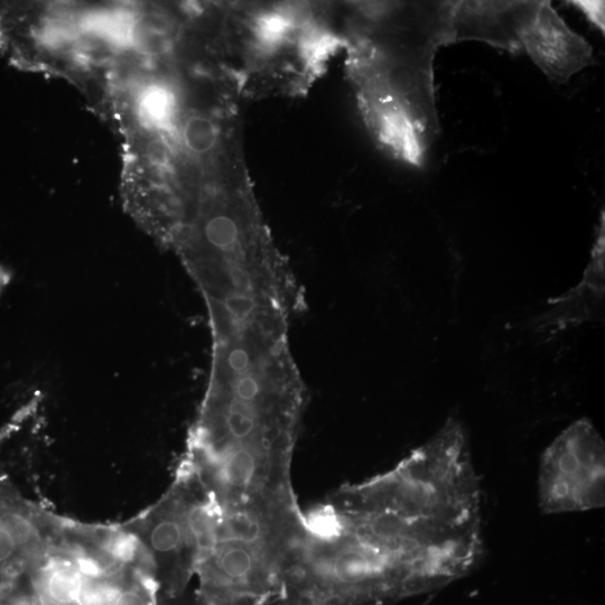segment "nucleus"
Here are the masks:
<instances>
[{
  "label": "nucleus",
  "mask_w": 605,
  "mask_h": 605,
  "mask_svg": "<svg viewBox=\"0 0 605 605\" xmlns=\"http://www.w3.org/2000/svg\"><path fill=\"white\" fill-rule=\"evenodd\" d=\"M8 282L9 274L7 273L6 269L2 265H0V295H2Z\"/></svg>",
  "instance_id": "nucleus-10"
},
{
  "label": "nucleus",
  "mask_w": 605,
  "mask_h": 605,
  "mask_svg": "<svg viewBox=\"0 0 605 605\" xmlns=\"http://www.w3.org/2000/svg\"><path fill=\"white\" fill-rule=\"evenodd\" d=\"M589 21L604 33V2H572Z\"/></svg>",
  "instance_id": "nucleus-9"
},
{
  "label": "nucleus",
  "mask_w": 605,
  "mask_h": 605,
  "mask_svg": "<svg viewBox=\"0 0 605 605\" xmlns=\"http://www.w3.org/2000/svg\"><path fill=\"white\" fill-rule=\"evenodd\" d=\"M217 505L213 546L194 569L200 605H266L290 581L304 515L296 500Z\"/></svg>",
  "instance_id": "nucleus-3"
},
{
  "label": "nucleus",
  "mask_w": 605,
  "mask_h": 605,
  "mask_svg": "<svg viewBox=\"0 0 605 605\" xmlns=\"http://www.w3.org/2000/svg\"><path fill=\"white\" fill-rule=\"evenodd\" d=\"M458 2L359 3L348 41L350 76L378 141L421 166L440 134L434 60L454 43Z\"/></svg>",
  "instance_id": "nucleus-2"
},
{
  "label": "nucleus",
  "mask_w": 605,
  "mask_h": 605,
  "mask_svg": "<svg viewBox=\"0 0 605 605\" xmlns=\"http://www.w3.org/2000/svg\"><path fill=\"white\" fill-rule=\"evenodd\" d=\"M542 2H458L452 31L454 43L480 41L510 53L523 51L521 37Z\"/></svg>",
  "instance_id": "nucleus-6"
},
{
  "label": "nucleus",
  "mask_w": 605,
  "mask_h": 605,
  "mask_svg": "<svg viewBox=\"0 0 605 605\" xmlns=\"http://www.w3.org/2000/svg\"><path fill=\"white\" fill-rule=\"evenodd\" d=\"M521 44L545 76L558 85L594 64L592 46L567 26L551 2H542Z\"/></svg>",
  "instance_id": "nucleus-5"
},
{
  "label": "nucleus",
  "mask_w": 605,
  "mask_h": 605,
  "mask_svg": "<svg viewBox=\"0 0 605 605\" xmlns=\"http://www.w3.org/2000/svg\"><path fill=\"white\" fill-rule=\"evenodd\" d=\"M186 500V486L181 489L179 484L148 528V544L157 555L182 560L186 575H189L194 572L197 551L186 525Z\"/></svg>",
  "instance_id": "nucleus-7"
},
{
  "label": "nucleus",
  "mask_w": 605,
  "mask_h": 605,
  "mask_svg": "<svg viewBox=\"0 0 605 605\" xmlns=\"http://www.w3.org/2000/svg\"><path fill=\"white\" fill-rule=\"evenodd\" d=\"M266 605H370L353 603L299 584L288 583L277 598Z\"/></svg>",
  "instance_id": "nucleus-8"
},
{
  "label": "nucleus",
  "mask_w": 605,
  "mask_h": 605,
  "mask_svg": "<svg viewBox=\"0 0 605 605\" xmlns=\"http://www.w3.org/2000/svg\"><path fill=\"white\" fill-rule=\"evenodd\" d=\"M311 520L316 533L347 549L385 602L461 579L484 551L482 519L387 472L342 488Z\"/></svg>",
  "instance_id": "nucleus-1"
},
{
  "label": "nucleus",
  "mask_w": 605,
  "mask_h": 605,
  "mask_svg": "<svg viewBox=\"0 0 605 605\" xmlns=\"http://www.w3.org/2000/svg\"><path fill=\"white\" fill-rule=\"evenodd\" d=\"M538 504L546 515L584 513L605 505V445L593 424L579 420L542 455Z\"/></svg>",
  "instance_id": "nucleus-4"
}]
</instances>
